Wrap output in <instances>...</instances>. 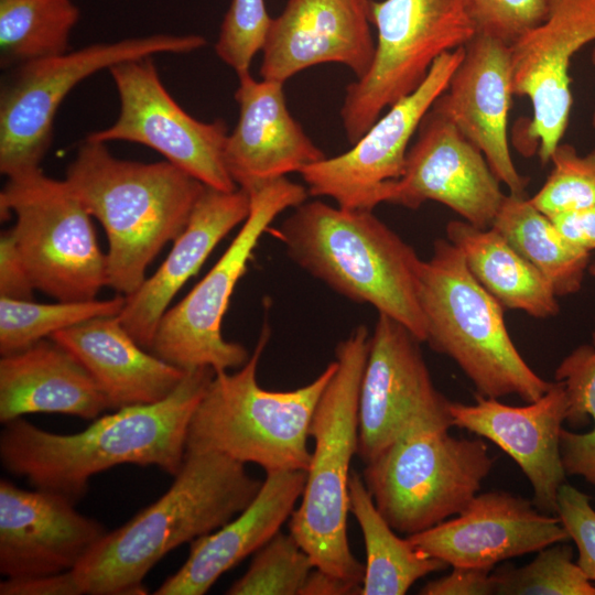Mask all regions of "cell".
<instances>
[{"instance_id": "cell-1", "label": "cell", "mask_w": 595, "mask_h": 595, "mask_svg": "<svg viewBox=\"0 0 595 595\" xmlns=\"http://www.w3.org/2000/svg\"><path fill=\"white\" fill-rule=\"evenodd\" d=\"M209 367L186 370L165 399L126 407L75 434H55L18 418L3 424L0 459L35 489L76 502L97 473L121 464L156 466L173 477L186 453L188 424L215 376Z\"/></svg>"}, {"instance_id": "cell-2", "label": "cell", "mask_w": 595, "mask_h": 595, "mask_svg": "<svg viewBox=\"0 0 595 595\" xmlns=\"http://www.w3.org/2000/svg\"><path fill=\"white\" fill-rule=\"evenodd\" d=\"M261 485L224 454L186 452L167 491L107 532L73 570L84 594H147L143 580L163 556L235 518Z\"/></svg>"}, {"instance_id": "cell-3", "label": "cell", "mask_w": 595, "mask_h": 595, "mask_svg": "<svg viewBox=\"0 0 595 595\" xmlns=\"http://www.w3.org/2000/svg\"><path fill=\"white\" fill-rule=\"evenodd\" d=\"M65 181L108 240L107 286L128 296L143 283L161 249L185 228L206 185L169 161L115 158L85 140Z\"/></svg>"}, {"instance_id": "cell-4", "label": "cell", "mask_w": 595, "mask_h": 595, "mask_svg": "<svg viewBox=\"0 0 595 595\" xmlns=\"http://www.w3.org/2000/svg\"><path fill=\"white\" fill-rule=\"evenodd\" d=\"M274 235L311 275L346 299L367 303L378 314L398 321L421 343L425 340L418 296L422 260L372 210L305 201Z\"/></svg>"}, {"instance_id": "cell-5", "label": "cell", "mask_w": 595, "mask_h": 595, "mask_svg": "<svg viewBox=\"0 0 595 595\" xmlns=\"http://www.w3.org/2000/svg\"><path fill=\"white\" fill-rule=\"evenodd\" d=\"M370 334L357 326L335 348L336 370L314 410V440L301 501L289 519L290 533L317 569L363 583L365 564L347 534L348 484L358 447V399Z\"/></svg>"}, {"instance_id": "cell-6", "label": "cell", "mask_w": 595, "mask_h": 595, "mask_svg": "<svg viewBox=\"0 0 595 595\" xmlns=\"http://www.w3.org/2000/svg\"><path fill=\"white\" fill-rule=\"evenodd\" d=\"M418 296L425 323V343L453 359L478 394L519 396L533 402L552 386L537 375L516 348L504 307L474 278L461 251L436 239L422 260Z\"/></svg>"}, {"instance_id": "cell-7", "label": "cell", "mask_w": 595, "mask_h": 595, "mask_svg": "<svg viewBox=\"0 0 595 595\" xmlns=\"http://www.w3.org/2000/svg\"><path fill=\"white\" fill-rule=\"evenodd\" d=\"M269 336L264 326L244 366L215 374L190 421L186 452H217L266 472L309 468L311 420L337 363L298 389L266 390L257 369Z\"/></svg>"}, {"instance_id": "cell-8", "label": "cell", "mask_w": 595, "mask_h": 595, "mask_svg": "<svg viewBox=\"0 0 595 595\" xmlns=\"http://www.w3.org/2000/svg\"><path fill=\"white\" fill-rule=\"evenodd\" d=\"M12 213L10 230L35 289L64 302L97 299L107 286V256L90 214L66 181L42 169L8 178L0 192L1 219Z\"/></svg>"}, {"instance_id": "cell-9", "label": "cell", "mask_w": 595, "mask_h": 595, "mask_svg": "<svg viewBox=\"0 0 595 595\" xmlns=\"http://www.w3.org/2000/svg\"><path fill=\"white\" fill-rule=\"evenodd\" d=\"M248 193L250 212L236 237L205 277L166 310L158 325L150 351L183 370L209 367L219 372L248 361L245 346L223 337V317L262 235L281 213L309 196L306 187L285 176Z\"/></svg>"}, {"instance_id": "cell-10", "label": "cell", "mask_w": 595, "mask_h": 595, "mask_svg": "<svg viewBox=\"0 0 595 595\" xmlns=\"http://www.w3.org/2000/svg\"><path fill=\"white\" fill-rule=\"evenodd\" d=\"M494 461L480 439L424 431L366 463L363 478L391 528L410 536L459 513L480 490Z\"/></svg>"}, {"instance_id": "cell-11", "label": "cell", "mask_w": 595, "mask_h": 595, "mask_svg": "<svg viewBox=\"0 0 595 595\" xmlns=\"http://www.w3.org/2000/svg\"><path fill=\"white\" fill-rule=\"evenodd\" d=\"M369 18L377 30L375 58L365 76L347 86L340 108L350 144L419 87L439 56L476 34L462 0H371Z\"/></svg>"}, {"instance_id": "cell-12", "label": "cell", "mask_w": 595, "mask_h": 595, "mask_svg": "<svg viewBox=\"0 0 595 595\" xmlns=\"http://www.w3.org/2000/svg\"><path fill=\"white\" fill-rule=\"evenodd\" d=\"M205 44V37L197 34L161 33L95 43L20 64L1 90L0 172L10 178L41 169L60 105L77 84L94 73L156 54L190 53Z\"/></svg>"}, {"instance_id": "cell-13", "label": "cell", "mask_w": 595, "mask_h": 595, "mask_svg": "<svg viewBox=\"0 0 595 595\" xmlns=\"http://www.w3.org/2000/svg\"><path fill=\"white\" fill-rule=\"evenodd\" d=\"M420 343L378 314L358 399L357 455L365 464L412 434L453 426L451 401L436 389Z\"/></svg>"}, {"instance_id": "cell-14", "label": "cell", "mask_w": 595, "mask_h": 595, "mask_svg": "<svg viewBox=\"0 0 595 595\" xmlns=\"http://www.w3.org/2000/svg\"><path fill=\"white\" fill-rule=\"evenodd\" d=\"M109 72L119 96V116L87 140L140 143L206 186L238 188L224 161L229 134L224 120L204 122L190 116L163 86L151 57L116 64Z\"/></svg>"}, {"instance_id": "cell-15", "label": "cell", "mask_w": 595, "mask_h": 595, "mask_svg": "<svg viewBox=\"0 0 595 595\" xmlns=\"http://www.w3.org/2000/svg\"><path fill=\"white\" fill-rule=\"evenodd\" d=\"M463 55L464 46L439 56L419 87L391 105L348 151L304 167L300 175L309 195L348 209L372 210L383 203L386 186L402 176L411 140Z\"/></svg>"}, {"instance_id": "cell-16", "label": "cell", "mask_w": 595, "mask_h": 595, "mask_svg": "<svg viewBox=\"0 0 595 595\" xmlns=\"http://www.w3.org/2000/svg\"><path fill=\"white\" fill-rule=\"evenodd\" d=\"M541 22L509 45L513 95L532 107L528 155L538 151L542 164L569 126L573 96L570 66L573 56L595 42V0H545Z\"/></svg>"}, {"instance_id": "cell-17", "label": "cell", "mask_w": 595, "mask_h": 595, "mask_svg": "<svg viewBox=\"0 0 595 595\" xmlns=\"http://www.w3.org/2000/svg\"><path fill=\"white\" fill-rule=\"evenodd\" d=\"M500 183L483 152L433 105L409 148L402 176L386 186L383 203L416 209L433 201L489 228L506 196Z\"/></svg>"}, {"instance_id": "cell-18", "label": "cell", "mask_w": 595, "mask_h": 595, "mask_svg": "<svg viewBox=\"0 0 595 595\" xmlns=\"http://www.w3.org/2000/svg\"><path fill=\"white\" fill-rule=\"evenodd\" d=\"M407 538L448 566L487 569L570 540L558 516L501 490L477 494L455 518Z\"/></svg>"}, {"instance_id": "cell-19", "label": "cell", "mask_w": 595, "mask_h": 595, "mask_svg": "<svg viewBox=\"0 0 595 595\" xmlns=\"http://www.w3.org/2000/svg\"><path fill=\"white\" fill-rule=\"evenodd\" d=\"M262 79L283 83L324 63L361 78L376 53L367 0H289L271 20L262 46Z\"/></svg>"}, {"instance_id": "cell-20", "label": "cell", "mask_w": 595, "mask_h": 595, "mask_svg": "<svg viewBox=\"0 0 595 595\" xmlns=\"http://www.w3.org/2000/svg\"><path fill=\"white\" fill-rule=\"evenodd\" d=\"M106 533L66 497L0 480V573L6 577L72 571Z\"/></svg>"}, {"instance_id": "cell-21", "label": "cell", "mask_w": 595, "mask_h": 595, "mask_svg": "<svg viewBox=\"0 0 595 595\" xmlns=\"http://www.w3.org/2000/svg\"><path fill=\"white\" fill-rule=\"evenodd\" d=\"M512 96L509 44L476 33L433 105L483 152L511 194L524 195L529 178L517 170L508 140Z\"/></svg>"}, {"instance_id": "cell-22", "label": "cell", "mask_w": 595, "mask_h": 595, "mask_svg": "<svg viewBox=\"0 0 595 595\" xmlns=\"http://www.w3.org/2000/svg\"><path fill=\"white\" fill-rule=\"evenodd\" d=\"M567 399L561 381L538 400L515 407L476 393L473 404L450 403L453 425L489 440L521 468L533 489V505L556 516L558 493L565 483L560 436Z\"/></svg>"}, {"instance_id": "cell-23", "label": "cell", "mask_w": 595, "mask_h": 595, "mask_svg": "<svg viewBox=\"0 0 595 595\" xmlns=\"http://www.w3.org/2000/svg\"><path fill=\"white\" fill-rule=\"evenodd\" d=\"M238 78L239 118L224 151L226 169L238 187L249 192L326 158L291 116L283 83L257 80L250 73Z\"/></svg>"}, {"instance_id": "cell-24", "label": "cell", "mask_w": 595, "mask_h": 595, "mask_svg": "<svg viewBox=\"0 0 595 595\" xmlns=\"http://www.w3.org/2000/svg\"><path fill=\"white\" fill-rule=\"evenodd\" d=\"M249 212L247 191L205 187L165 260L136 292L126 296V304L117 315L140 346L151 349L160 320L173 298L197 273L214 248L247 219Z\"/></svg>"}, {"instance_id": "cell-25", "label": "cell", "mask_w": 595, "mask_h": 595, "mask_svg": "<svg viewBox=\"0 0 595 595\" xmlns=\"http://www.w3.org/2000/svg\"><path fill=\"white\" fill-rule=\"evenodd\" d=\"M306 470L266 472L253 500L217 530L191 542L183 565L155 595H203L227 571L256 553L290 519L301 499Z\"/></svg>"}, {"instance_id": "cell-26", "label": "cell", "mask_w": 595, "mask_h": 595, "mask_svg": "<svg viewBox=\"0 0 595 595\" xmlns=\"http://www.w3.org/2000/svg\"><path fill=\"white\" fill-rule=\"evenodd\" d=\"M50 338L83 364L112 410L165 399L186 372L145 351L117 316L95 317L56 332Z\"/></svg>"}, {"instance_id": "cell-27", "label": "cell", "mask_w": 595, "mask_h": 595, "mask_svg": "<svg viewBox=\"0 0 595 595\" xmlns=\"http://www.w3.org/2000/svg\"><path fill=\"white\" fill-rule=\"evenodd\" d=\"M109 402L83 364L52 338L0 359V422L30 413L91 420Z\"/></svg>"}, {"instance_id": "cell-28", "label": "cell", "mask_w": 595, "mask_h": 595, "mask_svg": "<svg viewBox=\"0 0 595 595\" xmlns=\"http://www.w3.org/2000/svg\"><path fill=\"white\" fill-rule=\"evenodd\" d=\"M445 231L474 278L504 309L536 318L559 313V296L551 283L497 230L458 219L450 221Z\"/></svg>"}, {"instance_id": "cell-29", "label": "cell", "mask_w": 595, "mask_h": 595, "mask_svg": "<svg viewBox=\"0 0 595 595\" xmlns=\"http://www.w3.org/2000/svg\"><path fill=\"white\" fill-rule=\"evenodd\" d=\"M348 504L366 550L360 595H403L418 580L448 566L397 534L377 509L363 475L355 469L349 477Z\"/></svg>"}, {"instance_id": "cell-30", "label": "cell", "mask_w": 595, "mask_h": 595, "mask_svg": "<svg viewBox=\"0 0 595 595\" xmlns=\"http://www.w3.org/2000/svg\"><path fill=\"white\" fill-rule=\"evenodd\" d=\"M491 228L545 277L558 296L580 291L589 252L569 244L524 195L506 194Z\"/></svg>"}, {"instance_id": "cell-31", "label": "cell", "mask_w": 595, "mask_h": 595, "mask_svg": "<svg viewBox=\"0 0 595 595\" xmlns=\"http://www.w3.org/2000/svg\"><path fill=\"white\" fill-rule=\"evenodd\" d=\"M78 19L72 0H0L1 65L68 52Z\"/></svg>"}, {"instance_id": "cell-32", "label": "cell", "mask_w": 595, "mask_h": 595, "mask_svg": "<svg viewBox=\"0 0 595 595\" xmlns=\"http://www.w3.org/2000/svg\"><path fill=\"white\" fill-rule=\"evenodd\" d=\"M554 378L565 389V422L574 429L593 423L585 433L562 429L560 450L565 473L595 486V327L592 344L572 350L555 369Z\"/></svg>"}, {"instance_id": "cell-33", "label": "cell", "mask_w": 595, "mask_h": 595, "mask_svg": "<svg viewBox=\"0 0 595 595\" xmlns=\"http://www.w3.org/2000/svg\"><path fill=\"white\" fill-rule=\"evenodd\" d=\"M125 304L126 296L121 294L107 300L56 303L0 298V354L20 351L56 332L95 317L117 316Z\"/></svg>"}, {"instance_id": "cell-34", "label": "cell", "mask_w": 595, "mask_h": 595, "mask_svg": "<svg viewBox=\"0 0 595 595\" xmlns=\"http://www.w3.org/2000/svg\"><path fill=\"white\" fill-rule=\"evenodd\" d=\"M493 576L499 595H595V585L573 562L566 541L539 550L523 566H500Z\"/></svg>"}, {"instance_id": "cell-35", "label": "cell", "mask_w": 595, "mask_h": 595, "mask_svg": "<svg viewBox=\"0 0 595 595\" xmlns=\"http://www.w3.org/2000/svg\"><path fill=\"white\" fill-rule=\"evenodd\" d=\"M312 558L289 532L279 531L251 561L247 572L227 589L228 595H301L315 569Z\"/></svg>"}, {"instance_id": "cell-36", "label": "cell", "mask_w": 595, "mask_h": 595, "mask_svg": "<svg viewBox=\"0 0 595 595\" xmlns=\"http://www.w3.org/2000/svg\"><path fill=\"white\" fill-rule=\"evenodd\" d=\"M552 169L530 202L545 216L582 209L595 204V148L578 154L574 145L560 142Z\"/></svg>"}, {"instance_id": "cell-37", "label": "cell", "mask_w": 595, "mask_h": 595, "mask_svg": "<svg viewBox=\"0 0 595 595\" xmlns=\"http://www.w3.org/2000/svg\"><path fill=\"white\" fill-rule=\"evenodd\" d=\"M271 20L264 0H231L215 52L238 77L250 73L251 62L262 50Z\"/></svg>"}, {"instance_id": "cell-38", "label": "cell", "mask_w": 595, "mask_h": 595, "mask_svg": "<svg viewBox=\"0 0 595 595\" xmlns=\"http://www.w3.org/2000/svg\"><path fill=\"white\" fill-rule=\"evenodd\" d=\"M476 33L511 44L543 20L545 0H462Z\"/></svg>"}, {"instance_id": "cell-39", "label": "cell", "mask_w": 595, "mask_h": 595, "mask_svg": "<svg viewBox=\"0 0 595 595\" xmlns=\"http://www.w3.org/2000/svg\"><path fill=\"white\" fill-rule=\"evenodd\" d=\"M556 516L577 548V565L595 582V509L591 497L565 482L558 493Z\"/></svg>"}, {"instance_id": "cell-40", "label": "cell", "mask_w": 595, "mask_h": 595, "mask_svg": "<svg viewBox=\"0 0 595 595\" xmlns=\"http://www.w3.org/2000/svg\"><path fill=\"white\" fill-rule=\"evenodd\" d=\"M494 569L454 566L452 572L424 584L422 595H490L496 585Z\"/></svg>"}, {"instance_id": "cell-41", "label": "cell", "mask_w": 595, "mask_h": 595, "mask_svg": "<svg viewBox=\"0 0 595 595\" xmlns=\"http://www.w3.org/2000/svg\"><path fill=\"white\" fill-rule=\"evenodd\" d=\"M35 286L15 247L10 229L0 237V298L33 300Z\"/></svg>"}, {"instance_id": "cell-42", "label": "cell", "mask_w": 595, "mask_h": 595, "mask_svg": "<svg viewBox=\"0 0 595 595\" xmlns=\"http://www.w3.org/2000/svg\"><path fill=\"white\" fill-rule=\"evenodd\" d=\"M1 595H80L84 591L72 571L30 577H6Z\"/></svg>"}, {"instance_id": "cell-43", "label": "cell", "mask_w": 595, "mask_h": 595, "mask_svg": "<svg viewBox=\"0 0 595 595\" xmlns=\"http://www.w3.org/2000/svg\"><path fill=\"white\" fill-rule=\"evenodd\" d=\"M549 218L569 244L588 252L595 249V204Z\"/></svg>"}, {"instance_id": "cell-44", "label": "cell", "mask_w": 595, "mask_h": 595, "mask_svg": "<svg viewBox=\"0 0 595 595\" xmlns=\"http://www.w3.org/2000/svg\"><path fill=\"white\" fill-rule=\"evenodd\" d=\"M361 584L344 580L315 567L309 575L301 595H360Z\"/></svg>"}, {"instance_id": "cell-45", "label": "cell", "mask_w": 595, "mask_h": 595, "mask_svg": "<svg viewBox=\"0 0 595 595\" xmlns=\"http://www.w3.org/2000/svg\"><path fill=\"white\" fill-rule=\"evenodd\" d=\"M591 62H592V65L595 68V45H594V47L592 50V53H591ZM591 123H592L593 129L595 130V102H594L593 112H592V117H591Z\"/></svg>"}, {"instance_id": "cell-46", "label": "cell", "mask_w": 595, "mask_h": 595, "mask_svg": "<svg viewBox=\"0 0 595 595\" xmlns=\"http://www.w3.org/2000/svg\"><path fill=\"white\" fill-rule=\"evenodd\" d=\"M591 273L595 275V263L591 267Z\"/></svg>"}, {"instance_id": "cell-47", "label": "cell", "mask_w": 595, "mask_h": 595, "mask_svg": "<svg viewBox=\"0 0 595 595\" xmlns=\"http://www.w3.org/2000/svg\"><path fill=\"white\" fill-rule=\"evenodd\" d=\"M368 2H370L371 0H367Z\"/></svg>"}]
</instances>
